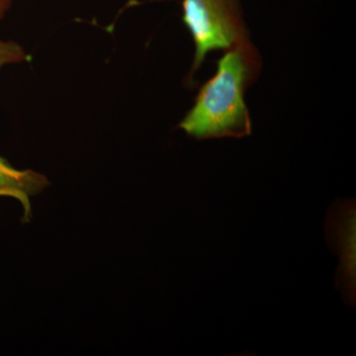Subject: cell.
Segmentation results:
<instances>
[{"label":"cell","mask_w":356,"mask_h":356,"mask_svg":"<svg viewBox=\"0 0 356 356\" xmlns=\"http://www.w3.org/2000/svg\"><path fill=\"white\" fill-rule=\"evenodd\" d=\"M325 235L332 250L339 257L337 285L348 305L355 304V201L332 204L325 221Z\"/></svg>","instance_id":"3957f363"},{"label":"cell","mask_w":356,"mask_h":356,"mask_svg":"<svg viewBox=\"0 0 356 356\" xmlns=\"http://www.w3.org/2000/svg\"><path fill=\"white\" fill-rule=\"evenodd\" d=\"M259 70L261 58L250 39L225 51L214 76L203 84L178 127L199 140L250 136L252 120L245 93Z\"/></svg>","instance_id":"6da1fadb"},{"label":"cell","mask_w":356,"mask_h":356,"mask_svg":"<svg viewBox=\"0 0 356 356\" xmlns=\"http://www.w3.org/2000/svg\"><path fill=\"white\" fill-rule=\"evenodd\" d=\"M182 21L195 44L187 83H192L208 54L228 50L248 39L240 0H182Z\"/></svg>","instance_id":"7a4b0ae2"},{"label":"cell","mask_w":356,"mask_h":356,"mask_svg":"<svg viewBox=\"0 0 356 356\" xmlns=\"http://www.w3.org/2000/svg\"><path fill=\"white\" fill-rule=\"evenodd\" d=\"M46 177L31 170L14 168L6 159L0 156V197L17 199L23 206V222H29L32 216L30 197L37 195L49 186Z\"/></svg>","instance_id":"277c9868"},{"label":"cell","mask_w":356,"mask_h":356,"mask_svg":"<svg viewBox=\"0 0 356 356\" xmlns=\"http://www.w3.org/2000/svg\"><path fill=\"white\" fill-rule=\"evenodd\" d=\"M13 0H0V20L4 17L8 9L10 8Z\"/></svg>","instance_id":"8992f818"},{"label":"cell","mask_w":356,"mask_h":356,"mask_svg":"<svg viewBox=\"0 0 356 356\" xmlns=\"http://www.w3.org/2000/svg\"><path fill=\"white\" fill-rule=\"evenodd\" d=\"M30 60L22 47L13 41H0V67Z\"/></svg>","instance_id":"5b68a950"}]
</instances>
